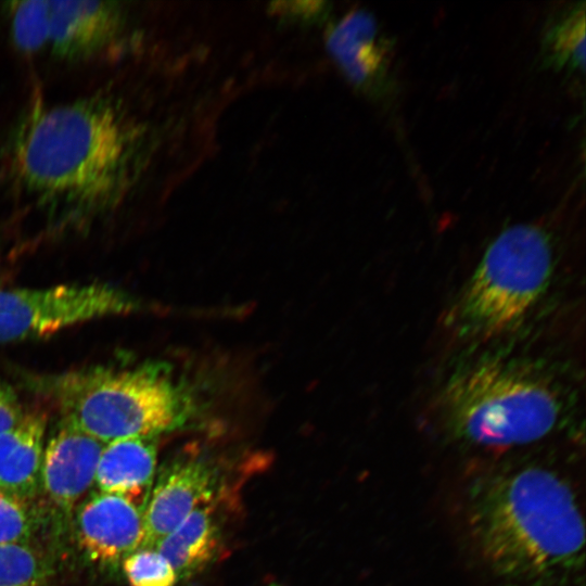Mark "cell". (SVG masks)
I'll return each instance as SVG.
<instances>
[{"mask_svg":"<svg viewBox=\"0 0 586 586\" xmlns=\"http://www.w3.org/2000/svg\"><path fill=\"white\" fill-rule=\"evenodd\" d=\"M145 130L116 93L100 89L30 109L4 148V173L20 199L59 230L109 217L144 158Z\"/></svg>","mask_w":586,"mask_h":586,"instance_id":"1","label":"cell"},{"mask_svg":"<svg viewBox=\"0 0 586 586\" xmlns=\"http://www.w3.org/2000/svg\"><path fill=\"white\" fill-rule=\"evenodd\" d=\"M466 524L496 573L537 579L577 570L585 528L575 494L555 471L526 466L477 477L469 487Z\"/></svg>","mask_w":586,"mask_h":586,"instance_id":"2","label":"cell"},{"mask_svg":"<svg viewBox=\"0 0 586 586\" xmlns=\"http://www.w3.org/2000/svg\"><path fill=\"white\" fill-rule=\"evenodd\" d=\"M33 384L62 419L104 444L180 430L203 409L190 383L161 361L84 367L38 377Z\"/></svg>","mask_w":586,"mask_h":586,"instance_id":"3","label":"cell"},{"mask_svg":"<svg viewBox=\"0 0 586 586\" xmlns=\"http://www.w3.org/2000/svg\"><path fill=\"white\" fill-rule=\"evenodd\" d=\"M438 411L456 438L508 448L551 433L562 403L550 378L533 365L488 359L448 380L438 396Z\"/></svg>","mask_w":586,"mask_h":586,"instance_id":"4","label":"cell"},{"mask_svg":"<svg viewBox=\"0 0 586 586\" xmlns=\"http://www.w3.org/2000/svg\"><path fill=\"white\" fill-rule=\"evenodd\" d=\"M555 252L549 233L514 225L488 245L459 293L449 321L461 335L493 339L515 330L549 285Z\"/></svg>","mask_w":586,"mask_h":586,"instance_id":"5","label":"cell"},{"mask_svg":"<svg viewBox=\"0 0 586 586\" xmlns=\"http://www.w3.org/2000/svg\"><path fill=\"white\" fill-rule=\"evenodd\" d=\"M141 309L139 298L109 282L0 290V345Z\"/></svg>","mask_w":586,"mask_h":586,"instance_id":"6","label":"cell"},{"mask_svg":"<svg viewBox=\"0 0 586 586\" xmlns=\"http://www.w3.org/2000/svg\"><path fill=\"white\" fill-rule=\"evenodd\" d=\"M217 477L213 463L195 455L181 456L164 467L143 508L141 548H155L191 512L213 499Z\"/></svg>","mask_w":586,"mask_h":586,"instance_id":"7","label":"cell"},{"mask_svg":"<svg viewBox=\"0 0 586 586\" xmlns=\"http://www.w3.org/2000/svg\"><path fill=\"white\" fill-rule=\"evenodd\" d=\"M126 25L116 1L49 0L46 50L59 60L85 61L116 46Z\"/></svg>","mask_w":586,"mask_h":586,"instance_id":"8","label":"cell"},{"mask_svg":"<svg viewBox=\"0 0 586 586\" xmlns=\"http://www.w3.org/2000/svg\"><path fill=\"white\" fill-rule=\"evenodd\" d=\"M143 510L129 499L98 492L77 509L76 540L86 558L104 569H117L141 548Z\"/></svg>","mask_w":586,"mask_h":586,"instance_id":"9","label":"cell"},{"mask_svg":"<svg viewBox=\"0 0 586 586\" xmlns=\"http://www.w3.org/2000/svg\"><path fill=\"white\" fill-rule=\"evenodd\" d=\"M328 47L354 86L375 100L394 89L393 42L373 15L357 10L345 15L332 29Z\"/></svg>","mask_w":586,"mask_h":586,"instance_id":"10","label":"cell"},{"mask_svg":"<svg viewBox=\"0 0 586 586\" xmlns=\"http://www.w3.org/2000/svg\"><path fill=\"white\" fill-rule=\"evenodd\" d=\"M104 445L60 419L44 445L40 469V486L58 512L69 514L94 484Z\"/></svg>","mask_w":586,"mask_h":586,"instance_id":"11","label":"cell"},{"mask_svg":"<svg viewBox=\"0 0 586 586\" xmlns=\"http://www.w3.org/2000/svg\"><path fill=\"white\" fill-rule=\"evenodd\" d=\"M157 466V437H127L104 445L94 484L99 492L123 496L142 510Z\"/></svg>","mask_w":586,"mask_h":586,"instance_id":"12","label":"cell"},{"mask_svg":"<svg viewBox=\"0 0 586 586\" xmlns=\"http://www.w3.org/2000/svg\"><path fill=\"white\" fill-rule=\"evenodd\" d=\"M48 417L42 410L25 411L11 429L0 433V491L24 501L40 486V469Z\"/></svg>","mask_w":586,"mask_h":586,"instance_id":"13","label":"cell"},{"mask_svg":"<svg viewBox=\"0 0 586 586\" xmlns=\"http://www.w3.org/2000/svg\"><path fill=\"white\" fill-rule=\"evenodd\" d=\"M221 530L214 498L191 512L155 549L173 566L179 581L201 572L216 556Z\"/></svg>","mask_w":586,"mask_h":586,"instance_id":"14","label":"cell"},{"mask_svg":"<svg viewBox=\"0 0 586 586\" xmlns=\"http://www.w3.org/2000/svg\"><path fill=\"white\" fill-rule=\"evenodd\" d=\"M540 54L546 68L566 73L584 72V2L568 7L551 20L544 34Z\"/></svg>","mask_w":586,"mask_h":586,"instance_id":"15","label":"cell"},{"mask_svg":"<svg viewBox=\"0 0 586 586\" xmlns=\"http://www.w3.org/2000/svg\"><path fill=\"white\" fill-rule=\"evenodd\" d=\"M14 44L23 52L46 50L49 25V0H18L4 3Z\"/></svg>","mask_w":586,"mask_h":586,"instance_id":"16","label":"cell"},{"mask_svg":"<svg viewBox=\"0 0 586 586\" xmlns=\"http://www.w3.org/2000/svg\"><path fill=\"white\" fill-rule=\"evenodd\" d=\"M50 564L28 544L0 545V586H48Z\"/></svg>","mask_w":586,"mask_h":586,"instance_id":"17","label":"cell"},{"mask_svg":"<svg viewBox=\"0 0 586 586\" xmlns=\"http://www.w3.org/2000/svg\"><path fill=\"white\" fill-rule=\"evenodd\" d=\"M120 566L130 586H175L178 581L170 563L155 548H138Z\"/></svg>","mask_w":586,"mask_h":586,"instance_id":"18","label":"cell"},{"mask_svg":"<svg viewBox=\"0 0 586 586\" xmlns=\"http://www.w3.org/2000/svg\"><path fill=\"white\" fill-rule=\"evenodd\" d=\"M35 528L27 501L0 491V545L28 544Z\"/></svg>","mask_w":586,"mask_h":586,"instance_id":"19","label":"cell"},{"mask_svg":"<svg viewBox=\"0 0 586 586\" xmlns=\"http://www.w3.org/2000/svg\"><path fill=\"white\" fill-rule=\"evenodd\" d=\"M24 412L14 388L0 378V433L15 425Z\"/></svg>","mask_w":586,"mask_h":586,"instance_id":"20","label":"cell"},{"mask_svg":"<svg viewBox=\"0 0 586 586\" xmlns=\"http://www.w3.org/2000/svg\"><path fill=\"white\" fill-rule=\"evenodd\" d=\"M271 586H279V585H271Z\"/></svg>","mask_w":586,"mask_h":586,"instance_id":"21","label":"cell"}]
</instances>
